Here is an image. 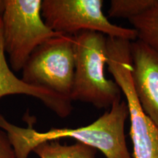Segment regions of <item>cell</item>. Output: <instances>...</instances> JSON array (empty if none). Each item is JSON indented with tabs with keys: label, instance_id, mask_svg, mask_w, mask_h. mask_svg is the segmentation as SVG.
<instances>
[{
	"label": "cell",
	"instance_id": "1",
	"mask_svg": "<svg viewBox=\"0 0 158 158\" xmlns=\"http://www.w3.org/2000/svg\"><path fill=\"white\" fill-rule=\"evenodd\" d=\"M129 110L126 101H116L108 111L88 125L76 128H51L39 132L30 121L22 127L0 118V128L8 136L16 158H28L35 147L43 142L73 138L101 152L106 158H133L128 150L124 127Z\"/></svg>",
	"mask_w": 158,
	"mask_h": 158
},
{
	"label": "cell",
	"instance_id": "2",
	"mask_svg": "<svg viewBox=\"0 0 158 158\" xmlns=\"http://www.w3.org/2000/svg\"><path fill=\"white\" fill-rule=\"evenodd\" d=\"M75 73L70 99L89 103L98 109L110 108L121 100L122 91L106 78L108 37L98 31H84L73 35Z\"/></svg>",
	"mask_w": 158,
	"mask_h": 158
},
{
	"label": "cell",
	"instance_id": "3",
	"mask_svg": "<svg viewBox=\"0 0 158 158\" xmlns=\"http://www.w3.org/2000/svg\"><path fill=\"white\" fill-rule=\"evenodd\" d=\"M42 0H5L1 15L3 47L13 71L21 70L35 49L60 35L45 24Z\"/></svg>",
	"mask_w": 158,
	"mask_h": 158
},
{
	"label": "cell",
	"instance_id": "4",
	"mask_svg": "<svg viewBox=\"0 0 158 158\" xmlns=\"http://www.w3.org/2000/svg\"><path fill=\"white\" fill-rule=\"evenodd\" d=\"M107 65L128 106L133 157L158 158V126L145 113L133 88L130 41L108 37Z\"/></svg>",
	"mask_w": 158,
	"mask_h": 158
},
{
	"label": "cell",
	"instance_id": "5",
	"mask_svg": "<svg viewBox=\"0 0 158 158\" xmlns=\"http://www.w3.org/2000/svg\"><path fill=\"white\" fill-rule=\"evenodd\" d=\"M102 0H42L41 13L45 24L54 32L73 35L98 31L109 37L132 42L137 31L114 24L102 11Z\"/></svg>",
	"mask_w": 158,
	"mask_h": 158
},
{
	"label": "cell",
	"instance_id": "6",
	"mask_svg": "<svg viewBox=\"0 0 158 158\" xmlns=\"http://www.w3.org/2000/svg\"><path fill=\"white\" fill-rule=\"evenodd\" d=\"M22 81L70 99L75 73L74 39L59 35L43 43L31 54L22 69Z\"/></svg>",
	"mask_w": 158,
	"mask_h": 158
},
{
	"label": "cell",
	"instance_id": "7",
	"mask_svg": "<svg viewBox=\"0 0 158 158\" xmlns=\"http://www.w3.org/2000/svg\"><path fill=\"white\" fill-rule=\"evenodd\" d=\"M132 81L145 113L158 126V51L137 39L130 42Z\"/></svg>",
	"mask_w": 158,
	"mask_h": 158
},
{
	"label": "cell",
	"instance_id": "8",
	"mask_svg": "<svg viewBox=\"0 0 158 158\" xmlns=\"http://www.w3.org/2000/svg\"><path fill=\"white\" fill-rule=\"evenodd\" d=\"M13 94H24L40 100L49 109L62 118L68 116L73 110L72 100L23 82L13 73L6 59L3 47L2 24L0 15V98Z\"/></svg>",
	"mask_w": 158,
	"mask_h": 158
},
{
	"label": "cell",
	"instance_id": "9",
	"mask_svg": "<svg viewBox=\"0 0 158 158\" xmlns=\"http://www.w3.org/2000/svg\"><path fill=\"white\" fill-rule=\"evenodd\" d=\"M40 158H96L97 151L79 142L71 145L59 141L43 142L32 150Z\"/></svg>",
	"mask_w": 158,
	"mask_h": 158
},
{
	"label": "cell",
	"instance_id": "10",
	"mask_svg": "<svg viewBox=\"0 0 158 158\" xmlns=\"http://www.w3.org/2000/svg\"><path fill=\"white\" fill-rule=\"evenodd\" d=\"M129 21L137 31L138 39L158 51V0L153 7Z\"/></svg>",
	"mask_w": 158,
	"mask_h": 158
},
{
	"label": "cell",
	"instance_id": "11",
	"mask_svg": "<svg viewBox=\"0 0 158 158\" xmlns=\"http://www.w3.org/2000/svg\"><path fill=\"white\" fill-rule=\"evenodd\" d=\"M157 0H112L108 17L133 19L143 14L156 5Z\"/></svg>",
	"mask_w": 158,
	"mask_h": 158
},
{
	"label": "cell",
	"instance_id": "12",
	"mask_svg": "<svg viewBox=\"0 0 158 158\" xmlns=\"http://www.w3.org/2000/svg\"><path fill=\"white\" fill-rule=\"evenodd\" d=\"M0 158H16L7 133L0 128Z\"/></svg>",
	"mask_w": 158,
	"mask_h": 158
}]
</instances>
